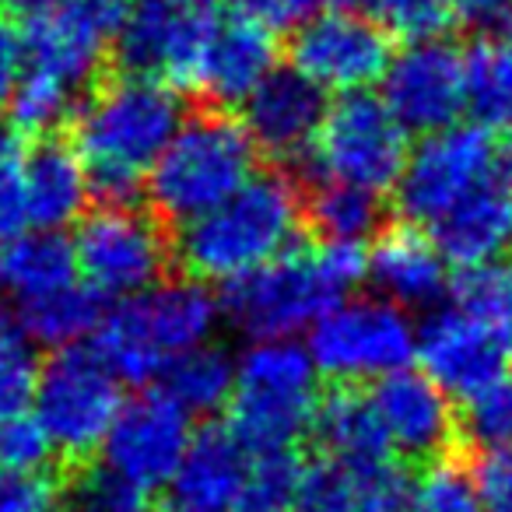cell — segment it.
Returning <instances> with one entry per match:
<instances>
[{
	"label": "cell",
	"mask_w": 512,
	"mask_h": 512,
	"mask_svg": "<svg viewBox=\"0 0 512 512\" xmlns=\"http://www.w3.org/2000/svg\"><path fill=\"white\" fill-rule=\"evenodd\" d=\"M495 165V137L477 123H453L439 134H428L411 151L397 183L400 218L411 225H432L477 186L495 179Z\"/></svg>",
	"instance_id": "obj_11"
},
{
	"label": "cell",
	"mask_w": 512,
	"mask_h": 512,
	"mask_svg": "<svg viewBox=\"0 0 512 512\" xmlns=\"http://www.w3.org/2000/svg\"><path fill=\"white\" fill-rule=\"evenodd\" d=\"M330 8H344V11H355L358 4H362V0H327Z\"/></svg>",
	"instance_id": "obj_50"
},
{
	"label": "cell",
	"mask_w": 512,
	"mask_h": 512,
	"mask_svg": "<svg viewBox=\"0 0 512 512\" xmlns=\"http://www.w3.org/2000/svg\"><path fill=\"white\" fill-rule=\"evenodd\" d=\"M8 320H11V313H8V306H4V299H0V334H11Z\"/></svg>",
	"instance_id": "obj_49"
},
{
	"label": "cell",
	"mask_w": 512,
	"mask_h": 512,
	"mask_svg": "<svg viewBox=\"0 0 512 512\" xmlns=\"http://www.w3.org/2000/svg\"><path fill=\"white\" fill-rule=\"evenodd\" d=\"M71 512H144V495L106 470H95L74 488Z\"/></svg>",
	"instance_id": "obj_41"
},
{
	"label": "cell",
	"mask_w": 512,
	"mask_h": 512,
	"mask_svg": "<svg viewBox=\"0 0 512 512\" xmlns=\"http://www.w3.org/2000/svg\"><path fill=\"white\" fill-rule=\"evenodd\" d=\"M249 463L253 456L228 428H204L165 484V509L249 512Z\"/></svg>",
	"instance_id": "obj_19"
},
{
	"label": "cell",
	"mask_w": 512,
	"mask_h": 512,
	"mask_svg": "<svg viewBox=\"0 0 512 512\" xmlns=\"http://www.w3.org/2000/svg\"><path fill=\"white\" fill-rule=\"evenodd\" d=\"M411 488L390 460L320 456L302 470L295 512H407Z\"/></svg>",
	"instance_id": "obj_20"
},
{
	"label": "cell",
	"mask_w": 512,
	"mask_h": 512,
	"mask_svg": "<svg viewBox=\"0 0 512 512\" xmlns=\"http://www.w3.org/2000/svg\"><path fill=\"white\" fill-rule=\"evenodd\" d=\"M214 25L211 11L183 8L176 0H134L113 50L123 74L162 78L172 88L200 92Z\"/></svg>",
	"instance_id": "obj_12"
},
{
	"label": "cell",
	"mask_w": 512,
	"mask_h": 512,
	"mask_svg": "<svg viewBox=\"0 0 512 512\" xmlns=\"http://www.w3.org/2000/svg\"><path fill=\"white\" fill-rule=\"evenodd\" d=\"M456 302L491 320L512 341V264L467 271L456 285Z\"/></svg>",
	"instance_id": "obj_38"
},
{
	"label": "cell",
	"mask_w": 512,
	"mask_h": 512,
	"mask_svg": "<svg viewBox=\"0 0 512 512\" xmlns=\"http://www.w3.org/2000/svg\"><path fill=\"white\" fill-rule=\"evenodd\" d=\"M327 92L295 67H274L246 102L242 127L253 144L271 158H309L327 116Z\"/></svg>",
	"instance_id": "obj_18"
},
{
	"label": "cell",
	"mask_w": 512,
	"mask_h": 512,
	"mask_svg": "<svg viewBox=\"0 0 512 512\" xmlns=\"http://www.w3.org/2000/svg\"><path fill=\"white\" fill-rule=\"evenodd\" d=\"M446 260L435 249L432 235L411 225L386 228L369 249V281L383 299L400 309H435L449 292Z\"/></svg>",
	"instance_id": "obj_22"
},
{
	"label": "cell",
	"mask_w": 512,
	"mask_h": 512,
	"mask_svg": "<svg viewBox=\"0 0 512 512\" xmlns=\"http://www.w3.org/2000/svg\"><path fill=\"white\" fill-rule=\"evenodd\" d=\"M186 123L179 92L162 78L120 74L74 113V148L106 204H130Z\"/></svg>",
	"instance_id": "obj_1"
},
{
	"label": "cell",
	"mask_w": 512,
	"mask_h": 512,
	"mask_svg": "<svg viewBox=\"0 0 512 512\" xmlns=\"http://www.w3.org/2000/svg\"><path fill=\"white\" fill-rule=\"evenodd\" d=\"M316 0H239V11L267 29H295L313 15Z\"/></svg>",
	"instance_id": "obj_46"
},
{
	"label": "cell",
	"mask_w": 512,
	"mask_h": 512,
	"mask_svg": "<svg viewBox=\"0 0 512 512\" xmlns=\"http://www.w3.org/2000/svg\"><path fill=\"white\" fill-rule=\"evenodd\" d=\"M313 435L327 449V456H341V460H386L390 456V442H386L372 397L358 393L355 386H337L327 397H320Z\"/></svg>",
	"instance_id": "obj_27"
},
{
	"label": "cell",
	"mask_w": 512,
	"mask_h": 512,
	"mask_svg": "<svg viewBox=\"0 0 512 512\" xmlns=\"http://www.w3.org/2000/svg\"><path fill=\"white\" fill-rule=\"evenodd\" d=\"M123 379L102 362L99 351L60 348L39 369L32 414L64 460L102 453L116 414L123 411Z\"/></svg>",
	"instance_id": "obj_8"
},
{
	"label": "cell",
	"mask_w": 512,
	"mask_h": 512,
	"mask_svg": "<svg viewBox=\"0 0 512 512\" xmlns=\"http://www.w3.org/2000/svg\"><path fill=\"white\" fill-rule=\"evenodd\" d=\"M505 39H509V43H512V29H509V32H505Z\"/></svg>",
	"instance_id": "obj_52"
},
{
	"label": "cell",
	"mask_w": 512,
	"mask_h": 512,
	"mask_svg": "<svg viewBox=\"0 0 512 512\" xmlns=\"http://www.w3.org/2000/svg\"><path fill=\"white\" fill-rule=\"evenodd\" d=\"M176 4H183V8H200V11H207L214 4V0H176Z\"/></svg>",
	"instance_id": "obj_51"
},
{
	"label": "cell",
	"mask_w": 512,
	"mask_h": 512,
	"mask_svg": "<svg viewBox=\"0 0 512 512\" xmlns=\"http://www.w3.org/2000/svg\"><path fill=\"white\" fill-rule=\"evenodd\" d=\"M39 365L32 348L15 334H0V428L32 411Z\"/></svg>",
	"instance_id": "obj_36"
},
{
	"label": "cell",
	"mask_w": 512,
	"mask_h": 512,
	"mask_svg": "<svg viewBox=\"0 0 512 512\" xmlns=\"http://www.w3.org/2000/svg\"><path fill=\"white\" fill-rule=\"evenodd\" d=\"M0 512H53V484L43 474L0 467Z\"/></svg>",
	"instance_id": "obj_43"
},
{
	"label": "cell",
	"mask_w": 512,
	"mask_h": 512,
	"mask_svg": "<svg viewBox=\"0 0 512 512\" xmlns=\"http://www.w3.org/2000/svg\"><path fill=\"white\" fill-rule=\"evenodd\" d=\"M74 285H81V271L74 242L64 232L29 228L0 246V288L15 309L36 306Z\"/></svg>",
	"instance_id": "obj_26"
},
{
	"label": "cell",
	"mask_w": 512,
	"mask_h": 512,
	"mask_svg": "<svg viewBox=\"0 0 512 512\" xmlns=\"http://www.w3.org/2000/svg\"><path fill=\"white\" fill-rule=\"evenodd\" d=\"M288 57L323 92H365L372 81H383L393 60L390 32L358 11L330 8L295 25Z\"/></svg>",
	"instance_id": "obj_13"
},
{
	"label": "cell",
	"mask_w": 512,
	"mask_h": 512,
	"mask_svg": "<svg viewBox=\"0 0 512 512\" xmlns=\"http://www.w3.org/2000/svg\"><path fill=\"white\" fill-rule=\"evenodd\" d=\"M274 60H278L274 29L242 11L232 18H218L200 92L218 106H239L264 85V78L274 71Z\"/></svg>",
	"instance_id": "obj_24"
},
{
	"label": "cell",
	"mask_w": 512,
	"mask_h": 512,
	"mask_svg": "<svg viewBox=\"0 0 512 512\" xmlns=\"http://www.w3.org/2000/svg\"><path fill=\"white\" fill-rule=\"evenodd\" d=\"M74 256L81 281L99 299H134L162 285L176 246L155 211L134 204H102L74 228Z\"/></svg>",
	"instance_id": "obj_7"
},
{
	"label": "cell",
	"mask_w": 512,
	"mask_h": 512,
	"mask_svg": "<svg viewBox=\"0 0 512 512\" xmlns=\"http://www.w3.org/2000/svg\"><path fill=\"white\" fill-rule=\"evenodd\" d=\"M309 158L320 179L386 193L404 176L411 144L407 127L390 113L383 95L348 92L330 102Z\"/></svg>",
	"instance_id": "obj_10"
},
{
	"label": "cell",
	"mask_w": 512,
	"mask_h": 512,
	"mask_svg": "<svg viewBox=\"0 0 512 512\" xmlns=\"http://www.w3.org/2000/svg\"><path fill=\"white\" fill-rule=\"evenodd\" d=\"M407 512H484L470 474L453 463H432L418 484L411 488Z\"/></svg>",
	"instance_id": "obj_37"
},
{
	"label": "cell",
	"mask_w": 512,
	"mask_h": 512,
	"mask_svg": "<svg viewBox=\"0 0 512 512\" xmlns=\"http://www.w3.org/2000/svg\"><path fill=\"white\" fill-rule=\"evenodd\" d=\"M372 18L404 43L442 39L456 22L453 0H372Z\"/></svg>",
	"instance_id": "obj_34"
},
{
	"label": "cell",
	"mask_w": 512,
	"mask_h": 512,
	"mask_svg": "<svg viewBox=\"0 0 512 512\" xmlns=\"http://www.w3.org/2000/svg\"><path fill=\"white\" fill-rule=\"evenodd\" d=\"M484 512H512V449L481 453L470 474Z\"/></svg>",
	"instance_id": "obj_42"
},
{
	"label": "cell",
	"mask_w": 512,
	"mask_h": 512,
	"mask_svg": "<svg viewBox=\"0 0 512 512\" xmlns=\"http://www.w3.org/2000/svg\"><path fill=\"white\" fill-rule=\"evenodd\" d=\"M53 456H57V449H53L50 435L43 432V425H39L32 411L0 428V467L4 470L43 474Z\"/></svg>",
	"instance_id": "obj_40"
},
{
	"label": "cell",
	"mask_w": 512,
	"mask_h": 512,
	"mask_svg": "<svg viewBox=\"0 0 512 512\" xmlns=\"http://www.w3.org/2000/svg\"><path fill=\"white\" fill-rule=\"evenodd\" d=\"M8 4L18 11V15H25L32 22V18H39V15H46V11L57 8L60 0H8Z\"/></svg>",
	"instance_id": "obj_47"
},
{
	"label": "cell",
	"mask_w": 512,
	"mask_h": 512,
	"mask_svg": "<svg viewBox=\"0 0 512 512\" xmlns=\"http://www.w3.org/2000/svg\"><path fill=\"white\" fill-rule=\"evenodd\" d=\"M316 362L309 348L285 341H253L242 355L235 393L228 400V432L246 453L295 449L313 432L316 407Z\"/></svg>",
	"instance_id": "obj_6"
},
{
	"label": "cell",
	"mask_w": 512,
	"mask_h": 512,
	"mask_svg": "<svg viewBox=\"0 0 512 512\" xmlns=\"http://www.w3.org/2000/svg\"><path fill=\"white\" fill-rule=\"evenodd\" d=\"M306 218L323 242H365L383 228V193L320 179L313 197L306 200Z\"/></svg>",
	"instance_id": "obj_30"
},
{
	"label": "cell",
	"mask_w": 512,
	"mask_h": 512,
	"mask_svg": "<svg viewBox=\"0 0 512 512\" xmlns=\"http://www.w3.org/2000/svg\"><path fill=\"white\" fill-rule=\"evenodd\" d=\"M418 362L432 383L467 404L509 376L512 341L460 302L435 306L418 327Z\"/></svg>",
	"instance_id": "obj_15"
},
{
	"label": "cell",
	"mask_w": 512,
	"mask_h": 512,
	"mask_svg": "<svg viewBox=\"0 0 512 512\" xmlns=\"http://www.w3.org/2000/svg\"><path fill=\"white\" fill-rule=\"evenodd\" d=\"M365 278L369 249L362 242L288 249L271 264L228 281L221 292V313L253 341H285L316 327Z\"/></svg>",
	"instance_id": "obj_2"
},
{
	"label": "cell",
	"mask_w": 512,
	"mask_h": 512,
	"mask_svg": "<svg viewBox=\"0 0 512 512\" xmlns=\"http://www.w3.org/2000/svg\"><path fill=\"white\" fill-rule=\"evenodd\" d=\"M25 155L22 137L15 127L0 123V246L25 232L29 214H25Z\"/></svg>",
	"instance_id": "obj_39"
},
{
	"label": "cell",
	"mask_w": 512,
	"mask_h": 512,
	"mask_svg": "<svg viewBox=\"0 0 512 512\" xmlns=\"http://www.w3.org/2000/svg\"><path fill=\"white\" fill-rule=\"evenodd\" d=\"M249 512H285L295 505L299 481L306 463L295 449H278V453H249Z\"/></svg>",
	"instance_id": "obj_33"
},
{
	"label": "cell",
	"mask_w": 512,
	"mask_h": 512,
	"mask_svg": "<svg viewBox=\"0 0 512 512\" xmlns=\"http://www.w3.org/2000/svg\"><path fill=\"white\" fill-rule=\"evenodd\" d=\"M8 109L18 130H25V134H50L78 109V95L64 92L53 81H43L25 71Z\"/></svg>",
	"instance_id": "obj_35"
},
{
	"label": "cell",
	"mask_w": 512,
	"mask_h": 512,
	"mask_svg": "<svg viewBox=\"0 0 512 512\" xmlns=\"http://www.w3.org/2000/svg\"><path fill=\"white\" fill-rule=\"evenodd\" d=\"M102 299L92 288L81 281V285L67 288V292L43 299L36 306L18 309V320L22 330L29 334V341L46 344V348H78L88 334H95L102 323Z\"/></svg>",
	"instance_id": "obj_31"
},
{
	"label": "cell",
	"mask_w": 512,
	"mask_h": 512,
	"mask_svg": "<svg viewBox=\"0 0 512 512\" xmlns=\"http://www.w3.org/2000/svg\"><path fill=\"white\" fill-rule=\"evenodd\" d=\"M316 369L337 386L379 383L418 358V330L390 299H344L309 334Z\"/></svg>",
	"instance_id": "obj_9"
},
{
	"label": "cell",
	"mask_w": 512,
	"mask_h": 512,
	"mask_svg": "<svg viewBox=\"0 0 512 512\" xmlns=\"http://www.w3.org/2000/svg\"><path fill=\"white\" fill-rule=\"evenodd\" d=\"M460 435L481 453L512 449V372L467 400V411L460 414Z\"/></svg>",
	"instance_id": "obj_32"
},
{
	"label": "cell",
	"mask_w": 512,
	"mask_h": 512,
	"mask_svg": "<svg viewBox=\"0 0 512 512\" xmlns=\"http://www.w3.org/2000/svg\"><path fill=\"white\" fill-rule=\"evenodd\" d=\"M256 151L242 120L225 113L190 116L148 176L151 211L169 225H190L256 176Z\"/></svg>",
	"instance_id": "obj_5"
},
{
	"label": "cell",
	"mask_w": 512,
	"mask_h": 512,
	"mask_svg": "<svg viewBox=\"0 0 512 512\" xmlns=\"http://www.w3.org/2000/svg\"><path fill=\"white\" fill-rule=\"evenodd\" d=\"M190 442V414L169 393H141V397L127 400L123 411L116 414L113 428L102 442V463H106L102 470L127 488L151 495L172 481L183 456L190 453Z\"/></svg>",
	"instance_id": "obj_14"
},
{
	"label": "cell",
	"mask_w": 512,
	"mask_h": 512,
	"mask_svg": "<svg viewBox=\"0 0 512 512\" xmlns=\"http://www.w3.org/2000/svg\"><path fill=\"white\" fill-rule=\"evenodd\" d=\"M221 299L197 278L162 281L116 302L95 330V351L127 383H151L179 355L214 341Z\"/></svg>",
	"instance_id": "obj_4"
},
{
	"label": "cell",
	"mask_w": 512,
	"mask_h": 512,
	"mask_svg": "<svg viewBox=\"0 0 512 512\" xmlns=\"http://www.w3.org/2000/svg\"><path fill=\"white\" fill-rule=\"evenodd\" d=\"M379 421H383L390 453L414 463H439L460 432L449 393L425 372L400 369L379 379L369 393Z\"/></svg>",
	"instance_id": "obj_17"
},
{
	"label": "cell",
	"mask_w": 512,
	"mask_h": 512,
	"mask_svg": "<svg viewBox=\"0 0 512 512\" xmlns=\"http://www.w3.org/2000/svg\"><path fill=\"white\" fill-rule=\"evenodd\" d=\"M453 15L456 22L484 36H495V32L512 29V0H453Z\"/></svg>",
	"instance_id": "obj_45"
},
{
	"label": "cell",
	"mask_w": 512,
	"mask_h": 512,
	"mask_svg": "<svg viewBox=\"0 0 512 512\" xmlns=\"http://www.w3.org/2000/svg\"><path fill=\"white\" fill-rule=\"evenodd\" d=\"M239 365L221 344H200V348L179 355L162 372V393H169L186 414H214L228 407L235 393Z\"/></svg>",
	"instance_id": "obj_29"
},
{
	"label": "cell",
	"mask_w": 512,
	"mask_h": 512,
	"mask_svg": "<svg viewBox=\"0 0 512 512\" xmlns=\"http://www.w3.org/2000/svg\"><path fill=\"white\" fill-rule=\"evenodd\" d=\"M92 179L78 148L64 141H39L25 155V214L29 228L60 232L85 218Z\"/></svg>",
	"instance_id": "obj_25"
},
{
	"label": "cell",
	"mask_w": 512,
	"mask_h": 512,
	"mask_svg": "<svg viewBox=\"0 0 512 512\" xmlns=\"http://www.w3.org/2000/svg\"><path fill=\"white\" fill-rule=\"evenodd\" d=\"M502 169H505V176H509V183H512V130H509V141H505V151H502Z\"/></svg>",
	"instance_id": "obj_48"
},
{
	"label": "cell",
	"mask_w": 512,
	"mask_h": 512,
	"mask_svg": "<svg viewBox=\"0 0 512 512\" xmlns=\"http://www.w3.org/2000/svg\"><path fill=\"white\" fill-rule=\"evenodd\" d=\"M109 43L113 39L106 32H99L81 15H74L67 4H57L46 15L32 18L29 29H25V50H29L25 71L78 95L95 78Z\"/></svg>",
	"instance_id": "obj_23"
},
{
	"label": "cell",
	"mask_w": 512,
	"mask_h": 512,
	"mask_svg": "<svg viewBox=\"0 0 512 512\" xmlns=\"http://www.w3.org/2000/svg\"><path fill=\"white\" fill-rule=\"evenodd\" d=\"M428 228L449 267L463 274L495 267L512 249V190L488 179Z\"/></svg>",
	"instance_id": "obj_21"
},
{
	"label": "cell",
	"mask_w": 512,
	"mask_h": 512,
	"mask_svg": "<svg viewBox=\"0 0 512 512\" xmlns=\"http://www.w3.org/2000/svg\"><path fill=\"white\" fill-rule=\"evenodd\" d=\"M302 214L306 200L285 172H256L225 204L179 228L176 260L204 285H228L288 253Z\"/></svg>",
	"instance_id": "obj_3"
},
{
	"label": "cell",
	"mask_w": 512,
	"mask_h": 512,
	"mask_svg": "<svg viewBox=\"0 0 512 512\" xmlns=\"http://www.w3.org/2000/svg\"><path fill=\"white\" fill-rule=\"evenodd\" d=\"M383 102L407 134H439L467 113L463 53L442 39L407 43L383 74Z\"/></svg>",
	"instance_id": "obj_16"
},
{
	"label": "cell",
	"mask_w": 512,
	"mask_h": 512,
	"mask_svg": "<svg viewBox=\"0 0 512 512\" xmlns=\"http://www.w3.org/2000/svg\"><path fill=\"white\" fill-rule=\"evenodd\" d=\"M467 113L484 130H512V43L484 36L463 57Z\"/></svg>",
	"instance_id": "obj_28"
},
{
	"label": "cell",
	"mask_w": 512,
	"mask_h": 512,
	"mask_svg": "<svg viewBox=\"0 0 512 512\" xmlns=\"http://www.w3.org/2000/svg\"><path fill=\"white\" fill-rule=\"evenodd\" d=\"M29 67V50H25V32L11 22L8 15H0V109L11 106L22 74Z\"/></svg>",
	"instance_id": "obj_44"
}]
</instances>
